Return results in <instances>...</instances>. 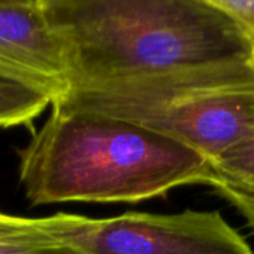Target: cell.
<instances>
[{
    "mask_svg": "<svg viewBox=\"0 0 254 254\" xmlns=\"http://www.w3.org/2000/svg\"><path fill=\"white\" fill-rule=\"evenodd\" d=\"M18 174L34 207L137 204L182 186H207L210 159L125 121L52 107L48 121L19 150Z\"/></svg>",
    "mask_w": 254,
    "mask_h": 254,
    "instance_id": "1",
    "label": "cell"
},
{
    "mask_svg": "<svg viewBox=\"0 0 254 254\" xmlns=\"http://www.w3.org/2000/svg\"><path fill=\"white\" fill-rule=\"evenodd\" d=\"M45 7L64 48L68 88L252 60L247 34L214 0H45Z\"/></svg>",
    "mask_w": 254,
    "mask_h": 254,
    "instance_id": "2",
    "label": "cell"
},
{
    "mask_svg": "<svg viewBox=\"0 0 254 254\" xmlns=\"http://www.w3.org/2000/svg\"><path fill=\"white\" fill-rule=\"evenodd\" d=\"M52 107L129 122L211 161L254 131V70L237 61L85 82Z\"/></svg>",
    "mask_w": 254,
    "mask_h": 254,
    "instance_id": "3",
    "label": "cell"
},
{
    "mask_svg": "<svg viewBox=\"0 0 254 254\" xmlns=\"http://www.w3.org/2000/svg\"><path fill=\"white\" fill-rule=\"evenodd\" d=\"M42 222L49 234L82 254H254L216 210L124 213L109 219L58 213Z\"/></svg>",
    "mask_w": 254,
    "mask_h": 254,
    "instance_id": "4",
    "label": "cell"
},
{
    "mask_svg": "<svg viewBox=\"0 0 254 254\" xmlns=\"http://www.w3.org/2000/svg\"><path fill=\"white\" fill-rule=\"evenodd\" d=\"M0 77L55 101L68 89V67L45 0L0 1Z\"/></svg>",
    "mask_w": 254,
    "mask_h": 254,
    "instance_id": "5",
    "label": "cell"
},
{
    "mask_svg": "<svg viewBox=\"0 0 254 254\" xmlns=\"http://www.w3.org/2000/svg\"><path fill=\"white\" fill-rule=\"evenodd\" d=\"M207 186L237 210L254 234V131L210 161Z\"/></svg>",
    "mask_w": 254,
    "mask_h": 254,
    "instance_id": "6",
    "label": "cell"
},
{
    "mask_svg": "<svg viewBox=\"0 0 254 254\" xmlns=\"http://www.w3.org/2000/svg\"><path fill=\"white\" fill-rule=\"evenodd\" d=\"M0 254H82L49 234L42 219L0 211Z\"/></svg>",
    "mask_w": 254,
    "mask_h": 254,
    "instance_id": "7",
    "label": "cell"
},
{
    "mask_svg": "<svg viewBox=\"0 0 254 254\" xmlns=\"http://www.w3.org/2000/svg\"><path fill=\"white\" fill-rule=\"evenodd\" d=\"M52 103L39 89L0 77V128L28 125Z\"/></svg>",
    "mask_w": 254,
    "mask_h": 254,
    "instance_id": "8",
    "label": "cell"
},
{
    "mask_svg": "<svg viewBox=\"0 0 254 254\" xmlns=\"http://www.w3.org/2000/svg\"><path fill=\"white\" fill-rule=\"evenodd\" d=\"M225 12H228L247 34L254 48V0H214Z\"/></svg>",
    "mask_w": 254,
    "mask_h": 254,
    "instance_id": "9",
    "label": "cell"
},
{
    "mask_svg": "<svg viewBox=\"0 0 254 254\" xmlns=\"http://www.w3.org/2000/svg\"><path fill=\"white\" fill-rule=\"evenodd\" d=\"M253 51H252V60H250V64H252V67H253L254 70V48H252Z\"/></svg>",
    "mask_w": 254,
    "mask_h": 254,
    "instance_id": "10",
    "label": "cell"
}]
</instances>
